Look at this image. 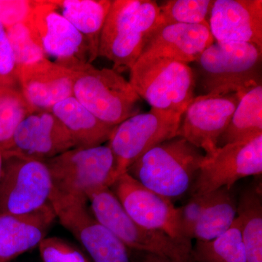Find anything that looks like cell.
Wrapping results in <instances>:
<instances>
[{"mask_svg":"<svg viewBox=\"0 0 262 262\" xmlns=\"http://www.w3.org/2000/svg\"><path fill=\"white\" fill-rule=\"evenodd\" d=\"M161 25L159 5L151 0H114L100 38L98 56L113 70H130Z\"/></svg>","mask_w":262,"mask_h":262,"instance_id":"6da1fadb","label":"cell"},{"mask_svg":"<svg viewBox=\"0 0 262 262\" xmlns=\"http://www.w3.org/2000/svg\"><path fill=\"white\" fill-rule=\"evenodd\" d=\"M194 63L203 95L244 94L261 84L262 48L256 45L213 42Z\"/></svg>","mask_w":262,"mask_h":262,"instance_id":"7a4b0ae2","label":"cell"},{"mask_svg":"<svg viewBox=\"0 0 262 262\" xmlns=\"http://www.w3.org/2000/svg\"><path fill=\"white\" fill-rule=\"evenodd\" d=\"M204 157L203 150L176 136L149 150L127 173L149 190L171 201L190 190Z\"/></svg>","mask_w":262,"mask_h":262,"instance_id":"3957f363","label":"cell"},{"mask_svg":"<svg viewBox=\"0 0 262 262\" xmlns=\"http://www.w3.org/2000/svg\"><path fill=\"white\" fill-rule=\"evenodd\" d=\"M129 82L151 108L182 115L195 97V78L187 63L143 53L130 70Z\"/></svg>","mask_w":262,"mask_h":262,"instance_id":"277c9868","label":"cell"},{"mask_svg":"<svg viewBox=\"0 0 262 262\" xmlns=\"http://www.w3.org/2000/svg\"><path fill=\"white\" fill-rule=\"evenodd\" d=\"M73 96L101 121L117 126L140 113L141 98L129 81L113 69L84 63L73 70Z\"/></svg>","mask_w":262,"mask_h":262,"instance_id":"5b68a950","label":"cell"},{"mask_svg":"<svg viewBox=\"0 0 262 262\" xmlns=\"http://www.w3.org/2000/svg\"><path fill=\"white\" fill-rule=\"evenodd\" d=\"M90 210L96 220L123 243L128 249L156 255L171 262H194L192 248H188L159 231L136 224L127 215L110 187L88 196Z\"/></svg>","mask_w":262,"mask_h":262,"instance_id":"8992f818","label":"cell"},{"mask_svg":"<svg viewBox=\"0 0 262 262\" xmlns=\"http://www.w3.org/2000/svg\"><path fill=\"white\" fill-rule=\"evenodd\" d=\"M56 195L86 198L115 182V162L107 145L74 147L46 160Z\"/></svg>","mask_w":262,"mask_h":262,"instance_id":"52a82bcc","label":"cell"},{"mask_svg":"<svg viewBox=\"0 0 262 262\" xmlns=\"http://www.w3.org/2000/svg\"><path fill=\"white\" fill-rule=\"evenodd\" d=\"M182 115L151 108L115 126L107 146L115 162V182L155 146L177 136Z\"/></svg>","mask_w":262,"mask_h":262,"instance_id":"ba28073f","label":"cell"},{"mask_svg":"<svg viewBox=\"0 0 262 262\" xmlns=\"http://www.w3.org/2000/svg\"><path fill=\"white\" fill-rule=\"evenodd\" d=\"M0 181V213L28 214L51 205L53 183L45 162L4 159Z\"/></svg>","mask_w":262,"mask_h":262,"instance_id":"9c48e42d","label":"cell"},{"mask_svg":"<svg viewBox=\"0 0 262 262\" xmlns=\"http://www.w3.org/2000/svg\"><path fill=\"white\" fill-rule=\"evenodd\" d=\"M262 173V134L248 140L217 147L205 154L190 189L191 195L222 187L232 189L237 181Z\"/></svg>","mask_w":262,"mask_h":262,"instance_id":"30bf717a","label":"cell"},{"mask_svg":"<svg viewBox=\"0 0 262 262\" xmlns=\"http://www.w3.org/2000/svg\"><path fill=\"white\" fill-rule=\"evenodd\" d=\"M56 218L75 236L94 262H130L128 248L100 224L91 213L86 198L52 194Z\"/></svg>","mask_w":262,"mask_h":262,"instance_id":"8fae6325","label":"cell"},{"mask_svg":"<svg viewBox=\"0 0 262 262\" xmlns=\"http://www.w3.org/2000/svg\"><path fill=\"white\" fill-rule=\"evenodd\" d=\"M27 23L46 56L66 68L89 63L87 42L70 20L58 12L55 1H37Z\"/></svg>","mask_w":262,"mask_h":262,"instance_id":"7c38bea8","label":"cell"},{"mask_svg":"<svg viewBox=\"0 0 262 262\" xmlns=\"http://www.w3.org/2000/svg\"><path fill=\"white\" fill-rule=\"evenodd\" d=\"M110 188L136 224L163 232L179 244L192 248V242L185 238L181 229L179 208L170 199L149 190L127 173L120 176Z\"/></svg>","mask_w":262,"mask_h":262,"instance_id":"4fadbf2b","label":"cell"},{"mask_svg":"<svg viewBox=\"0 0 262 262\" xmlns=\"http://www.w3.org/2000/svg\"><path fill=\"white\" fill-rule=\"evenodd\" d=\"M243 94H206L194 97L182 115L177 136L206 155L213 152Z\"/></svg>","mask_w":262,"mask_h":262,"instance_id":"5bb4252c","label":"cell"},{"mask_svg":"<svg viewBox=\"0 0 262 262\" xmlns=\"http://www.w3.org/2000/svg\"><path fill=\"white\" fill-rule=\"evenodd\" d=\"M74 147L70 134L51 111H36L19 124L2 152L4 159L15 157L46 162Z\"/></svg>","mask_w":262,"mask_h":262,"instance_id":"9a60e30c","label":"cell"},{"mask_svg":"<svg viewBox=\"0 0 262 262\" xmlns=\"http://www.w3.org/2000/svg\"><path fill=\"white\" fill-rule=\"evenodd\" d=\"M208 23L215 42L251 43L262 48L261 0H215Z\"/></svg>","mask_w":262,"mask_h":262,"instance_id":"2e32d148","label":"cell"},{"mask_svg":"<svg viewBox=\"0 0 262 262\" xmlns=\"http://www.w3.org/2000/svg\"><path fill=\"white\" fill-rule=\"evenodd\" d=\"M22 95L34 111H51L73 96L74 72L47 58L16 70Z\"/></svg>","mask_w":262,"mask_h":262,"instance_id":"e0dca14e","label":"cell"},{"mask_svg":"<svg viewBox=\"0 0 262 262\" xmlns=\"http://www.w3.org/2000/svg\"><path fill=\"white\" fill-rule=\"evenodd\" d=\"M213 42L208 21L160 25L150 38L143 53L189 64L195 62Z\"/></svg>","mask_w":262,"mask_h":262,"instance_id":"ac0fdd59","label":"cell"},{"mask_svg":"<svg viewBox=\"0 0 262 262\" xmlns=\"http://www.w3.org/2000/svg\"><path fill=\"white\" fill-rule=\"evenodd\" d=\"M56 219L51 204L28 214L0 213V262L38 247Z\"/></svg>","mask_w":262,"mask_h":262,"instance_id":"d6986e66","label":"cell"},{"mask_svg":"<svg viewBox=\"0 0 262 262\" xmlns=\"http://www.w3.org/2000/svg\"><path fill=\"white\" fill-rule=\"evenodd\" d=\"M51 112L68 131L75 147L102 145L108 141L115 127L100 120L74 96L56 103Z\"/></svg>","mask_w":262,"mask_h":262,"instance_id":"ffe728a7","label":"cell"},{"mask_svg":"<svg viewBox=\"0 0 262 262\" xmlns=\"http://www.w3.org/2000/svg\"><path fill=\"white\" fill-rule=\"evenodd\" d=\"M61 14L83 36L89 48V63L98 56L100 38L113 1L63 0L55 1Z\"/></svg>","mask_w":262,"mask_h":262,"instance_id":"44dd1931","label":"cell"},{"mask_svg":"<svg viewBox=\"0 0 262 262\" xmlns=\"http://www.w3.org/2000/svg\"><path fill=\"white\" fill-rule=\"evenodd\" d=\"M237 216V202L232 189L222 187L211 198L193 229L192 239L209 241L225 233Z\"/></svg>","mask_w":262,"mask_h":262,"instance_id":"7402d4cb","label":"cell"},{"mask_svg":"<svg viewBox=\"0 0 262 262\" xmlns=\"http://www.w3.org/2000/svg\"><path fill=\"white\" fill-rule=\"evenodd\" d=\"M260 134H262V84L255 86L241 96L217 147L253 139Z\"/></svg>","mask_w":262,"mask_h":262,"instance_id":"603a6c76","label":"cell"},{"mask_svg":"<svg viewBox=\"0 0 262 262\" xmlns=\"http://www.w3.org/2000/svg\"><path fill=\"white\" fill-rule=\"evenodd\" d=\"M237 217L241 222L246 262H262V201L258 188H249L241 194Z\"/></svg>","mask_w":262,"mask_h":262,"instance_id":"cb8c5ba5","label":"cell"},{"mask_svg":"<svg viewBox=\"0 0 262 262\" xmlns=\"http://www.w3.org/2000/svg\"><path fill=\"white\" fill-rule=\"evenodd\" d=\"M194 262H246L241 222L238 217L225 233L209 241H196Z\"/></svg>","mask_w":262,"mask_h":262,"instance_id":"d4e9b609","label":"cell"},{"mask_svg":"<svg viewBox=\"0 0 262 262\" xmlns=\"http://www.w3.org/2000/svg\"><path fill=\"white\" fill-rule=\"evenodd\" d=\"M21 92L13 86L0 85V149L8 147L19 124L34 113Z\"/></svg>","mask_w":262,"mask_h":262,"instance_id":"484cf974","label":"cell"},{"mask_svg":"<svg viewBox=\"0 0 262 262\" xmlns=\"http://www.w3.org/2000/svg\"><path fill=\"white\" fill-rule=\"evenodd\" d=\"M212 0H170L159 5L161 25L198 24L208 21Z\"/></svg>","mask_w":262,"mask_h":262,"instance_id":"4316f807","label":"cell"},{"mask_svg":"<svg viewBox=\"0 0 262 262\" xmlns=\"http://www.w3.org/2000/svg\"><path fill=\"white\" fill-rule=\"evenodd\" d=\"M6 32L16 70L47 58L42 48L34 39L27 22L10 27L6 29Z\"/></svg>","mask_w":262,"mask_h":262,"instance_id":"83f0119b","label":"cell"},{"mask_svg":"<svg viewBox=\"0 0 262 262\" xmlns=\"http://www.w3.org/2000/svg\"><path fill=\"white\" fill-rule=\"evenodd\" d=\"M38 247L42 262H89L78 248L60 237H46Z\"/></svg>","mask_w":262,"mask_h":262,"instance_id":"f1b7e54d","label":"cell"},{"mask_svg":"<svg viewBox=\"0 0 262 262\" xmlns=\"http://www.w3.org/2000/svg\"><path fill=\"white\" fill-rule=\"evenodd\" d=\"M184 206L179 208V220L184 237L192 242L193 229L211 198V192L193 194Z\"/></svg>","mask_w":262,"mask_h":262,"instance_id":"f546056e","label":"cell"},{"mask_svg":"<svg viewBox=\"0 0 262 262\" xmlns=\"http://www.w3.org/2000/svg\"><path fill=\"white\" fill-rule=\"evenodd\" d=\"M37 1L0 0V22L5 29L28 21Z\"/></svg>","mask_w":262,"mask_h":262,"instance_id":"4dcf8cb0","label":"cell"},{"mask_svg":"<svg viewBox=\"0 0 262 262\" xmlns=\"http://www.w3.org/2000/svg\"><path fill=\"white\" fill-rule=\"evenodd\" d=\"M16 82L18 80L14 57L6 29L0 22V85L13 86Z\"/></svg>","mask_w":262,"mask_h":262,"instance_id":"1f68e13d","label":"cell"},{"mask_svg":"<svg viewBox=\"0 0 262 262\" xmlns=\"http://www.w3.org/2000/svg\"><path fill=\"white\" fill-rule=\"evenodd\" d=\"M132 262H171L151 253L133 251Z\"/></svg>","mask_w":262,"mask_h":262,"instance_id":"d6a6232c","label":"cell"},{"mask_svg":"<svg viewBox=\"0 0 262 262\" xmlns=\"http://www.w3.org/2000/svg\"><path fill=\"white\" fill-rule=\"evenodd\" d=\"M4 157H3L2 150L0 149V181H1L2 177L3 174V168H4Z\"/></svg>","mask_w":262,"mask_h":262,"instance_id":"836d02e7","label":"cell"}]
</instances>
